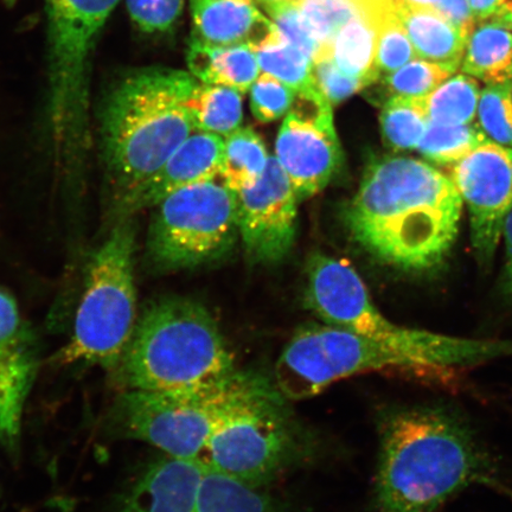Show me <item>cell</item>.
Wrapping results in <instances>:
<instances>
[{
    "label": "cell",
    "mask_w": 512,
    "mask_h": 512,
    "mask_svg": "<svg viewBox=\"0 0 512 512\" xmlns=\"http://www.w3.org/2000/svg\"><path fill=\"white\" fill-rule=\"evenodd\" d=\"M377 31L379 23L375 19L357 16L338 32L328 48L320 51L315 61L330 57L343 73L371 86L380 79L375 66Z\"/></svg>",
    "instance_id": "obj_22"
},
{
    "label": "cell",
    "mask_w": 512,
    "mask_h": 512,
    "mask_svg": "<svg viewBox=\"0 0 512 512\" xmlns=\"http://www.w3.org/2000/svg\"><path fill=\"white\" fill-rule=\"evenodd\" d=\"M313 76H315L319 91L322 92L331 105L341 104L351 95L368 87L366 81L352 78V76L343 73L330 57L313 62Z\"/></svg>",
    "instance_id": "obj_37"
},
{
    "label": "cell",
    "mask_w": 512,
    "mask_h": 512,
    "mask_svg": "<svg viewBox=\"0 0 512 512\" xmlns=\"http://www.w3.org/2000/svg\"><path fill=\"white\" fill-rule=\"evenodd\" d=\"M204 472L196 460L160 458L128 490L119 512H195Z\"/></svg>",
    "instance_id": "obj_16"
},
{
    "label": "cell",
    "mask_w": 512,
    "mask_h": 512,
    "mask_svg": "<svg viewBox=\"0 0 512 512\" xmlns=\"http://www.w3.org/2000/svg\"><path fill=\"white\" fill-rule=\"evenodd\" d=\"M298 6L307 27L320 44V51L330 46L351 19L363 14L350 0H298Z\"/></svg>",
    "instance_id": "obj_31"
},
{
    "label": "cell",
    "mask_w": 512,
    "mask_h": 512,
    "mask_svg": "<svg viewBox=\"0 0 512 512\" xmlns=\"http://www.w3.org/2000/svg\"><path fill=\"white\" fill-rule=\"evenodd\" d=\"M477 117L491 142L512 149V80L480 92Z\"/></svg>",
    "instance_id": "obj_30"
},
{
    "label": "cell",
    "mask_w": 512,
    "mask_h": 512,
    "mask_svg": "<svg viewBox=\"0 0 512 512\" xmlns=\"http://www.w3.org/2000/svg\"><path fill=\"white\" fill-rule=\"evenodd\" d=\"M195 512H278L272 499L256 486L238 479L204 472Z\"/></svg>",
    "instance_id": "obj_25"
},
{
    "label": "cell",
    "mask_w": 512,
    "mask_h": 512,
    "mask_svg": "<svg viewBox=\"0 0 512 512\" xmlns=\"http://www.w3.org/2000/svg\"><path fill=\"white\" fill-rule=\"evenodd\" d=\"M147 252L159 267H194L233 247L238 228L236 192L208 181L172 192L157 204Z\"/></svg>",
    "instance_id": "obj_11"
},
{
    "label": "cell",
    "mask_w": 512,
    "mask_h": 512,
    "mask_svg": "<svg viewBox=\"0 0 512 512\" xmlns=\"http://www.w3.org/2000/svg\"><path fill=\"white\" fill-rule=\"evenodd\" d=\"M298 446V428L287 399L274 382L251 373L197 462L207 471L258 486L290 464Z\"/></svg>",
    "instance_id": "obj_8"
},
{
    "label": "cell",
    "mask_w": 512,
    "mask_h": 512,
    "mask_svg": "<svg viewBox=\"0 0 512 512\" xmlns=\"http://www.w3.org/2000/svg\"><path fill=\"white\" fill-rule=\"evenodd\" d=\"M236 373L232 352L206 307L169 297L145 306L111 374L121 390L191 392Z\"/></svg>",
    "instance_id": "obj_4"
},
{
    "label": "cell",
    "mask_w": 512,
    "mask_h": 512,
    "mask_svg": "<svg viewBox=\"0 0 512 512\" xmlns=\"http://www.w3.org/2000/svg\"><path fill=\"white\" fill-rule=\"evenodd\" d=\"M134 252L136 232L126 217L115 222L88 260L73 334L57 358L61 363L110 373L117 367L138 319Z\"/></svg>",
    "instance_id": "obj_7"
},
{
    "label": "cell",
    "mask_w": 512,
    "mask_h": 512,
    "mask_svg": "<svg viewBox=\"0 0 512 512\" xmlns=\"http://www.w3.org/2000/svg\"><path fill=\"white\" fill-rule=\"evenodd\" d=\"M296 91L274 76L262 73L251 87V107L261 123H272L290 112Z\"/></svg>",
    "instance_id": "obj_34"
},
{
    "label": "cell",
    "mask_w": 512,
    "mask_h": 512,
    "mask_svg": "<svg viewBox=\"0 0 512 512\" xmlns=\"http://www.w3.org/2000/svg\"><path fill=\"white\" fill-rule=\"evenodd\" d=\"M128 14L149 34L172 29L182 14L183 0H126Z\"/></svg>",
    "instance_id": "obj_36"
},
{
    "label": "cell",
    "mask_w": 512,
    "mask_h": 512,
    "mask_svg": "<svg viewBox=\"0 0 512 512\" xmlns=\"http://www.w3.org/2000/svg\"><path fill=\"white\" fill-rule=\"evenodd\" d=\"M394 9L402 6H414V8H434L440 0H390Z\"/></svg>",
    "instance_id": "obj_42"
},
{
    "label": "cell",
    "mask_w": 512,
    "mask_h": 512,
    "mask_svg": "<svg viewBox=\"0 0 512 512\" xmlns=\"http://www.w3.org/2000/svg\"><path fill=\"white\" fill-rule=\"evenodd\" d=\"M462 70L486 83L512 80V29L497 19L478 23L467 38Z\"/></svg>",
    "instance_id": "obj_21"
},
{
    "label": "cell",
    "mask_w": 512,
    "mask_h": 512,
    "mask_svg": "<svg viewBox=\"0 0 512 512\" xmlns=\"http://www.w3.org/2000/svg\"><path fill=\"white\" fill-rule=\"evenodd\" d=\"M192 41L214 47L249 46L256 50L277 35L273 22L254 0H190Z\"/></svg>",
    "instance_id": "obj_18"
},
{
    "label": "cell",
    "mask_w": 512,
    "mask_h": 512,
    "mask_svg": "<svg viewBox=\"0 0 512 512\" xmlns=\"http://www.w3.org/2000/svg\"><path fill=\"white\" fill-rule=\"evenodd\" d=\"M384 143L394 151L418 149L427 130L425 98L390 96L380 115Z\"/></svg>",
    "instance_id": "obj_26"
},
{
    "label": "cell",
    "mask_w": 512,
    "mask_h": 512,
    "mask_svg": "<svg viewBox=\"0 0 512 512\" xmlns=\"http://www.w3.org/2000/svg\"><path fill=\"white\" fill-rule=\"evenodd\" d=\"M479 98V83L475 78L464 73L451 76L426 96L428 119L437 124H471L477 117Z\"/></svg>",
    "instance_id": "obj_27"
},
{
    "label": "cell",
    "mask_w": 512,
    "mask_h": 512,
    "mask_svg": "<svg viewBox=\"0 0 512 512\" xmlns=\"http://www.w3.org/2000/svg\"><path fill=\"white\" fill-rule=\"evenodd\" d=\"M251 373L191 392L121 390L108 421L119 437L144 441L165 456L198 460L215 427L232 409Z\"/></svg>",
    "instance_id": "obj_9"
},
{
    "label": "cell",
    "mask_w": 512,
    "mask_h": 512,
    "mask_svg": "<svg viewBox=\"0 0 512 512\" xmlns=\"http://www.w3.org/2000/svg\"><path fill=\"white\" fill-rule=\"evenodd\" d=\"M270 157L258 133L249 127L238 128L224 138L223 184L234 192L254 187L265 174Z\"/></svg>",
    "instance_id": "obj_23"
},
{
    "label": "cell",
    "mask_w": 512,
    "mask_h": 512,
    "mask_svg": "<svg viewBox=\"0 0 512 512\" xmlns=\"http://www.w3.org/2000/svg\"><path fill=\"white\" fill-rule=\"evenodd\" d=\"M476 23L503 19L512 15V0H467Z\"/></svg>",
    "instance_id": "obj_39"
},
{
    "label": "cell",
    "mask_w": 512,
    "mask_h": 512,
    "mask_svg": "<svg viewBox=\"0 0 512 512\" xmlns=\"http://www.w3.org/2000/svg\"><path fill=\"white\" fill-rule=\"evenodd\" d=\"M38 371L34 332L17 300L0 287V444L18 452L25 405Z\"/></svg>",
    "instance_id": "obj_15"
},
{
    "label": "cell",
    "mask_w": 512,
    "mask_h": 512,
    "mask_svg": "<svg viewBox=\"0 0 512 512\" xmlns=\"http://www.w3.org/2000/svg\"><path fill=\"white\" fill-rule=\"evenodd\" d=\"M306 303L326 324L401 351L431 375H453L512 356V341L447 336L393 323L377 309L354 267L330 256L311 258Z\"/></svg>",
    "instance_id": "obj_6"
},
{
    "label": "cell",
    "mask_w": 512,
    "mask_h": 512,
    "mask_svg": "<svg viewBox=\"0 0 512 512\" xmlns=\"http://www.w3.org/2000/svg\"><path fill=\"white\" fill-rule=\"evenodd\" d=\"M200 83L183 70H136L115 83L99 114L100 152L117 221L194 133L189 100ZM115 221V222H117Z\"/></svg>",
    "instance_id": "obj_3"
},
{
    "label": "cell",
    "mask_w": 512,
    "mask_h": 512,
    "mask_svg": "<svg viewBox=\"0 0 512 512\" xmlns=\"http://www.w3.org/2000/svg\"><path fill=\"white\" fill-rule=\"evenodd\" d=\"M434 9L439 11L466 38H469L473 29L476 28V19L472 15L467 0H440Z\"/></svg>",
    "instance_id": "obj_38"
},
{
    "label": "cell",
    "mask_w": 512,
    "mask_h": 512,
    "mask_svg": "<svg viewBox=\"0 0 512 512\" xmlns=\"http://www.w3.org/2000/svg\"><path fill=\"white\" fill-rule=\"evenodd\" d=\"M401 370L431 375L414 360L379 342L329 324L300 328L274 370V383L287 400L313 398L331 384L373 371Z\"/></svg>",
    "instance_id": "obj_10"
},
{
    "label": "cell",
    "mask_w": 512,
    "mask_h": 512,
    "mask_svg": "<svg viewBox=\"0 0 512 512\" xmlns=\"http://www.w3.org/2000/svg\"><path fill=\"white\" fill-rule=\"evenodd\" d=\"M298 201L274 156L254 187L236 192L239 235L249 258L266 264L285 258L296 238Z\"/></svg>",
    "instance_id": "obj_14"
},
{
    "label": "cell",
    "mask_w": 512,
    "mask_h": 512,
    "mask_svg": "<svg viewBox=\"0 0 512 512\" xmlns=\"http://www.w3.org/2000/svg\"><path fill=\"white\" fill-rule=\"evenodd\" d=\"M489 140L478 124L447 125L430 121L418 151L434 164L454 165Z\"/></svg>",
    "instance_id": "obj_28"
},
{
    "label": "cell",
    "mask_w": 512,
    "mask_h": 512,
    "mask_svg": "<svg viewBox=\"0 0 512 512\" xmlns=\"http://www.w3.org/2000/svg\"><path fill=\"white\" fill-rule=\"evenodd\" d=\"M395 12L418 59L443 64L457 72L467 42L462 32L434 8L402 6Z\"/></svg>",
    "instance_id": "obj_19"
},
{
    "label": "cell",
    "mask_w": 512,
    "mask_h": 512,
    "mask_svg": "<svg viewBox=\"0 0 512 512\" xmlns=\"http://www.w3.org/2000/svg\"><path fill=\"white\" fill-rule=\"evenodd\" d=\"M234 88L198 85L189 100L195 130L226 138L242 123V96Z\"/></svg>",
    "instance_id": "obj_24"
},
{
    "label": "cell",
    "mask_w": 512,
    "mask_h": 512,
    "mask_svg": "<svg viewBox=\"0 0 512 512\" xmlns=\"http://www.w3.org/2000/svg\"><path fill=\"white\" fill-rule=\"evenodd\" d=\"M350 2L357 6L364 15L375 19L377 23H380L381 19L389 12L395 10L390 0H350Z\"/></svg>",
    "instance_id": "obj_40"
},
{
    "label": "cell",
    "mask_w": 512,
    "mask_h": 512,
    "mask_svg": "<svg viewBox=\"0 0 512 512\" xmlns=\"http://www.w3.org/2000/svg\"><path fill=\"white\" fill-rule=\"evenodd\" d=\"M450 178L469 209L472 245L490 259L512 210V149L489 140L454 164Z\"/></svg>",
    "instance_id": "obj_13"
},
{
    "label": "cell",
    "mask_w": 512,
    "mask_h": 512,
    "mask_svg": "<svg viewBox=\"0 0 512 512\" xmlns=\"http://www.w3.org/2000/svg\"><path fill=\"white\" fill-rule=\"evenodd\" d=\"M274 157L298 200L317 195L341 170L343 151L332 105L318 87L296 94L280 127Z\"/></svg>",
    "instance_id": "obj_12"
},
{
    "label": "cell",
    "mask_w": 512,
    "mask_h": 512,
    "mask_svg": "<svg viewBox=\"0 0 512 512\" xmlns=\"http://www.w3.org/2000/svg\"><path fill=\"white\" fill-rule=\"evenodd\" d=\"M224 138L195 131L178 147L155 176L134 198L127 217L140 209L156 207L172 192L190 185L214 181L220 176Z\"/></svg>",
    "instance_id": "obj_17"
},
{
    "label": "cell",
    "mask_w": 512,
    "mask_h": 512,
    "mask_svg": "<svg viewBox=\"0 0 512 512\" xmlns=\"http://www.w3.org/2000/svg\"><path fill=\"white\" fill-rule=\"evenodd\" d=\"M188 64L196 79L246 93L261 74L255 51L249 46L214 47L191 41Z\"/></svg>",
    "instance_id": "obj_20"
},
{
    "label": "cell",
    "mask_w": 512,
    "mask_h": 512,
    "mask_svg": "<svg viewBox=\"0 0 512 512\" xmlns=\"http://www.w3.org/2000/svg\"><path fill=\"white\" fill-rule=\"evenodd\" d=\"M262 73L274 76L296 93L317 87L313 76V61L278 34L255 50Z\"/></svg>",
    "instance_id": "obj_29"
},
{
    "label": "cell",
    "mask_w": 512,
    "mask_h": 512,
    "mask_svg": "<svg viewBox=\"0 0 512 512\" xmlns=\"http://www.w3.org/2000/svg\"><path fill=\"white\" fill-rule=\"evenodd\" d=\"M256 2H258L259 4L264 6V8H266V6H271V5H275V4L298 2V0H256Z\"/></svg>",
    "instance_id": "obj_43"
},
{
    "label": "cell",
    "mask_w": 512,
    "mask_h": 512,
    "mask_svg": "<svg viewBox=\"0 0 512 512\" xmlns=\"http://www.w3.org/2000/svg\"><path fill=\"white\" fill-rule=\"evenodd\" d=\"M265 10L273 19L274 27L281 40L302 51L304 55L315 62L320 51V44L300 14L298 2L266 6Z\"/></svg>",
    "instance_id": "obj_35"
},
{
    "label": "cell",
    "mask_w": 512,
    "mask_h": 512,
    "mask_svg": "<svg viewBox=\"0 0 512 512\" xmlns=\"http://www.w3.org/2000/svg\"><path fill=\"white\" fill-rule=\"evenodd\" d=\"M454 73L443 64L416 59L386 75L383 86L390 96L426 98Z\"/></svg>",
    "instance_id": "obj_32"
},
{
    "label": "cell",
    "mask_w": 512,
    "mask_h": 512,
    "mask_svg": "<svg viewBox=\"0 0 512 512\" xmlns=\"http://www.w3.org/2000/svg\"><path fill=\"white\" fill-rule=\"evenodd\" d=\"M501 22H503L504 24H507L508 27H510L512 29V15L503 19V21H501Z\"/></svg>",
    "instance_id": "obj_44"
},
{
    "label": "cell",
    "mask_w": 512,
    "mask_h": 512,
    "mask_svg": "<svg viewBox=\"0 0 512 512\" xmlns=\"http://www.w3.org/2000/svg\"><path fill=\"white\" fill-rule=\"evenodd\" d=\"M463 200L450 177L408 157L375 160L348 209L351 233L369 252L407 271L440 264L457 239Z\"/></svg>",
    "instance_id": "obj_1"
},
{
    "label": "cell",
    "mask_w": 512,
    "mask_h": 512,
    "mask_svg": "<svg viewBox=\"0 0 512 512\" xmlns=\"http://www.w3.org/2000/svg\"><path fill=\"white\" fill-rule=\"evenodd\" d=\"M418 59L395 10L384 16L377 31L375 66L380 76L396 72Z\"/></svg>",
    "instance_id": "obj_33"
},
{
    "label": "cell",
    "mask_w": 512,
    "mask_h": 512,
    "mask_svg": "<svg viewBox=\"0 0 512 512\" xmlns=\"http://www.w3.org/2000/svg\"><path fill=\"white\" fill-rule=\"evenodd\" d=\"M120 0H47L48 119L57 177L68 191L85 184L91 146V60Z\"/></svg>",
    "instance_id": "obj_5"
},
{
    "label": "cell",
    "mask_w": 512,
    "mask_h": 512,
    "mask_svg": "<svg viewBox=\"0 0 512 512\" xmlns=\"http://www.w3.org/2000/svg\"><path fill=\"white\" fill-rule=\"evenodd\" d=\"M505 247H507V291L512 298V210L503 227Z\"/></svg>",
    "instance_id": "obj_41"
},
{
    "label": "cell",
    "mask_w": 512,
    "mask_h": 512,
    "mask_svg": "<svg viewBox=\"0 0 512 512\" xmlns=\"http://www.w3.org/2000/svg\"><path fill=\"white\" fill-rule=\"evenodd\" d=\"M379 427L375 512H437L471 485L496 483L475 433L453 409L390 407Z\"/></svg>",
    "instance_id": "obj_2"
}]
</instances>
